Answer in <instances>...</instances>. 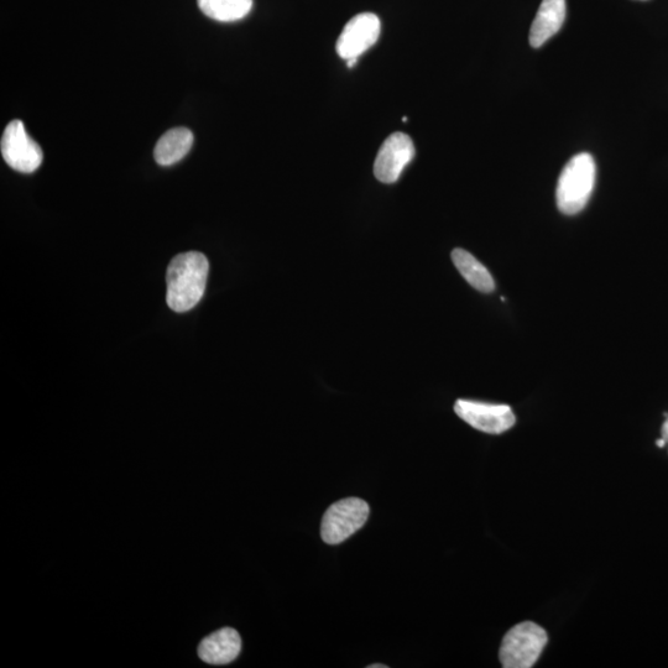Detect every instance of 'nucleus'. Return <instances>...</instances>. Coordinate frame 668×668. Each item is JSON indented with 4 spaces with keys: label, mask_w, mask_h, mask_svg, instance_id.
<instances>
[{
    "label": "nucleus",
    "mask_w": 668,
    "mask_h": 668,
    "mask_svg": "<svg viewBox=\"0 0 668 668\" xmlns=\"http://www.w3.org/2000/svg\"><path fill=\"white\" fill-rule=\"evenodd\" d=\"M210 264L202 253L179 254L167 269L166 301L172 311L184 313L198 305L205 295Z\"/></svg>",
    "instance_id": "f257e3e1"
},
{
    "label": "nucleus",
    "mask_w": 668,
    "mask_h": 668,
    "mask_svg": "<svg viewBox=\"0 0 668 668\" xmlns=\"http://www.w3.org/2000/svg\"><path fill=\"white\" fill-rule=\"evenodd\" d=\"M596 163L592 155L578 154L568 161L558 180V210L567 216L577 215L587 206L596 185Z\"/></svg>",
    "instance_id": "f03ea898"
},
{
    "label": "nucleus",
    "mask_w": 668,
    "mask_h": 668,
    "mask_svg": "<svg viewBox=\"0 0 668 668\" xmlns=\"http://www.w3.org/2000/svg\"><path fill=\"white\" fill-rule=\"evenodd\" d=\"M547 641L541 626L525 621L514 626L504 636L500 646V662L505 668H530L540 659Z\"/></svg>",
    "instance_id": "7ed1b4c3"
},
{
    "label": "nucleus",
    "mask_w": 668,
    "mask_h": 668,
    "mask_svg": "<svg viewBox=\"0 0 668 668\" xmlns=\"http://www.w3.org/2000/svg\"><path fill=\"white\" fill-rule=\"evenodd\" d=\"M367 501L347 498L337 501L323 515L321 525L322 540L328 545L342 544L367 523L369 518Z\"/></svg>",
    "instance_id": "20e7f679"
},
{
    "label": "nucleus",
    "mask_w": 668,
    "mask_h": 668,
    "mask_svg": "<svg viewBox=\"0 0 668 668\" xmlns=\"http://www.w3.org/2000/svg\"><path fill=\"white\" fill-rule=\"evenodd\" d=\"M0 150L5 163L23 174H31L43 163V150L30 138L22 120H13L5 128Z\"/></svg>",
    "instance_id": "39448f33"
},
{
    "label": "nucleus",
    "mask_w": 668,
    "mask_h": 668,
    "mask_svg": "<svg viewBox=\"0 0 668 668\" xmlns=\"http://www.w3.org/2000/svg\"><path fill=\"white\" fill-rule=\"evenodd\" d=\"M454 411L474 429L500 435L515 425L516 417L508 405L478 403V401L458 400Z\"/></svg>",
    "instance_id": "423d86ee"
},
{
    "label": "nucleus",
    "mask_w": 668,
    "mask_h": 668,
    "mask_svg": "<svg viewBox=\"0 0 668 668\" xmlns=\"http://www.w3.org/2000/svg\"><path fill=\"white\" fill-rule=\"evenodd\" d=\"M382 23L373 13H362L349 20L337 41L338 55L344 60L359 59L377 43Z\"/></svg>",
    "instance_id": "0eeeda50"
},
{
    "label": "nucleus",
    "mask_w": 668,
    "mask_h": 668,
    "mask_svg": "<svg viewBox=\"0 0 668 668\" xmlns=\"http://www.w3.org/2000/svg\"><path fill=\"white\" fill-rule=\"evenodd\" d=\"M415 156L412 139L405 133L391 134L378 151L374 175L383 184H394Z\"/></svg>",
    "instance_id": "6e6552de"
},
{
    "label": "nucleus",
    "mask_w": 668,
    "mask_h": 668,
    "mask_svg": "<svg viewBox=\"0 0 668 668\" xmlns=\"http://www.w3.org/2000/svg\"><path fill=\"white\" fill-rule=\"evenodd\" d=\"M242 651V639L238 631L224 628L207 636L198 647V656L206 664L227 665L237 659Z\"/></svg>",
    "instance_id": "1a4fd4ad"
},
{
    "label": "nucleus",
    "mask_w": 668,
    "mask_h": 668,
    "mask_svg": "<svg viewBox=\"0 0 668 668\" xmlns=\"http://www.w3.org/2000/svg\"><path fill=\"white\" fill-rule=\"evenodd\" d=\"M566 19V0H542L530 30V45L541 48L561 30Z\"/></svg>",
    "instance_id": "9d476101"
},
{
    "label": "nucleus",
    "mask_w": 668,
    "mask_h": 668,
    "mask_svg": "<svg viewBox=\"0 0 668 668\" xmlns=\"http://www.w3.org/2000/svg\"><path fill=\"white\" fill-rule=\"evenodd\" d=\"M193 134L187 128H175L166 132L155 146L156 163L171 166L184 159L193 145Z\"/></svg>",
    "instance_id": "9b49d317"
},
{
    "label": "nucleus",
    "mask_w": 668,
    "mask_h": 668,
    "mask_svg": "<svg viewBox=\"0 0 668 668\" xmlns=\"http://www.w3.org/2000/svg\"><path fill=\"white\" fill-rule=\"evenodd\" d=\"M452 260L459 273L474 289L484 292V294H490V292L495 290L492 274L471 253H468L467 250L454 249Z\"/></svg>",
    "instance_id": "f8f14e48"
},
{
    "label": "nucleus",
    "mask_w": 668,
    "mask_h": 668,
    "mask_svg": "<svg viewBox=\"0 0 668 668\" xmlns=\"http://www.w3.org/2000/svg\"><path fill=\"white\" fill-rule=\"evenodd\" d=\"M197 3L203 14L222 23L238 22L253 8V0H197Z\"/></svg>",
    "instance_id": "ddd939ff"
},
{
    "label": "nucleus",
    "mask_w": 668,
    "mask_h": 668,
    "mask_svg": "<svg viewBox=\"0 0 668 668\" xmlns=\"http://www.w3.org/2000/svg\"><path fill=\"white\" fill-rule=\"evenodd\" d=\"M666 421L664 422V425H662L661 433H662V438L668 443V414L666 412L665 414Z\"/></svg>",
    "instance_id": "4468645a"
},
{
    "label": "nucleus",
    "mask_w": 668,
    "mask_h": 668,
    "mask_svg": "<svg viewBox=\"0 0 668 668\" xmlns=\"http://www.w3.org/2000/svg\"><path fill=\"white\" fill-rule=\"evenodd\" d=\"M656 445L659 448H664L667 445V442L664 440V438H660V440L656 441Z\"/></svg>",
    "instance_id": "2eb2a0df"
},
{
    "label": "nucleus",
    "mask_w": 668,
    "mask_h": 668,
    "mask_svg": "<svg viewBox=\"0 0 668 668\" xmlns=\"http://www.w3.org/2000/svg\"><path fill=\"white\" fill-rule=\"evenodd\" d=\"M386 667H388V666H385V665H382V664H380V665H370V666H368V668H386Z\"/></svg>",
    "instance_id": "dca6fc26"
}]
</instances>
